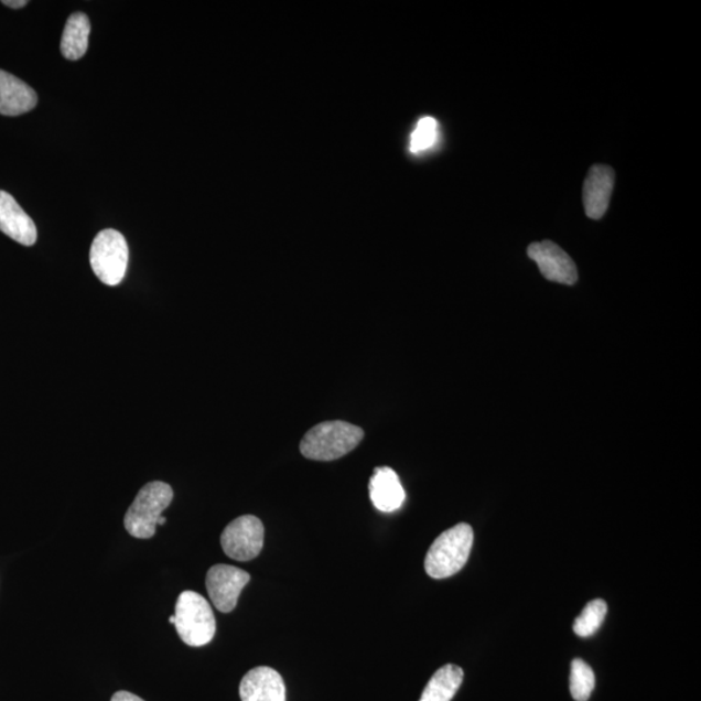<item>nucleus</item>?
I'll list each match as a JSON object with an SVG mask.
<instances>
[{"label":"nucleus","mask_w":701,"mask_h":701,"mask_svg":"<svg viewBox=\"0 0 701 701\" xmlns=\"http://www.w3.org/2000/svg\"><path fill=\"white\" fill-rule=\"evenodd\" d=\"M363 440L362 428L341 420L325 421L306 432L301 452L305 459L315 462H333L349 454Z\"/></svg>","instance_id":"f257e3e1"},{"label":"nucleus","mask_w":701,"mask_h":701,"mask_svg":"<svg viewBox=\"0 0 701 701\" xmlns=\"http://www.w3.org/2000/svg\"><path fill=\"white\" fill-rule=\"evenodd\" d=\"M471 525L459 524L434 540L425 558V571L434 580L449 579L465 567L473 547Z\"/></svg>","instance_id":"f03ea898"},{"label":"nucleus","mask_w":701,"mask_h":701,"mask_svg":"<svg viewBox=\"0 0 701 701\" xmlns=\"http://www.w3.org/2000/svg\"><path fill=\"white\" fill-rule=\"evenodd\" d=\"M175 629L190 647H202L215 638L216 618L209 603L195 591H184L175 603Z\"/></svg>","instance_id":"7ed1b4c3"},{"label":"nucleus","mask_w":701,"mask_h":701,"mask_svg":"<svg viewBox=\"0 0 701 701\" xmlns=\"http://www.w3.org/2000/svg\"><path fill=\"white\" fill-rule=\"evenodd\" d=\"M172 500V487L165 482H150L142 487L123 518L129 535L138 539H150L155 536L158 520L171 506Z\"/></svg>","instance_id":"20e7f679"},{"label":"nucleus","mask_w":701,"mask_h":701,"mask_svg":"<svg viewBox=\"0 0 701 701\" xmlns=\"http://www.w3.org/2000/svg\"><path fill=\"white\" fill-rule=\"evenodd\" d=\"M95 276L107 287H117L127 274L129 247L120 231L106 229L95 237L90 250Z\"/></svg>","instance_id":"39448f33"},{"label":"nucleus","mask_w":701,"mask_h":701,"mask_svg":"<svg viewBox=\"0 0 701 701\" xmlns=\"http://www.w3.org/2000/svg\"><path fill=\"white\" fill-rule=\"evenodd\" d=\"M265 546V525L258 517L246 515L236 518L223 531L222 547L233 560L257 559Z\"/></svg>","instance_id":"423d86ee"},{"label":"nucleus","mask_w":701,"mask_h":701,"mask_svg":"<svg viewBox=\"0 0 701 701\" xmlns=\"http://www.w3.org/2000/svg\"><path fill=\"white\" fill-rule=\"evenodd\" d=\"M251 576L242 569L218 564L212 567L206 576L211 602L217 611L230 613L236 610L238 598Z\"/></svg>","instance_id":"0eeeda50"},{"label":"nucleus","mask_w":701,"mask_h":701,"mask_svg":"<svg viewBox=\"0 0 701 701\" xmlns=\"http://www.w3.org/2000/svg\"><path fill=\"white\" fill-rule=\"evenodd\" d=\"M528 255L537 262L544 279L564 284H574L579 280V272L572 258L551 240L531 244Z\"/></svg>","instance_id":"6e6552de"},{"label":"nucleus","mask_w":701,"mask_h":701,"mask_svg":"<svg viewBox=\"0 0 701 701\" xmlns=\"http://www.w3.org/2000/svg\"><path fill=\"white\" fill-rule=\"evenodd\" d=\"M615 187V171L607 165L591 168L583 185V204L586 215L598 220L607 212Z\"/></svg>","instance_id":"1a4fd4ad"},{"label":"nucleus","mask_w":701,"mask_h":701,"mask_svg":"<svg viewBox=\"0 0 701 701\" xmlns=\"http://www.w3.org/2000/svg\"><path fill=\"white\" fill-rule=\"evenodd\" d=\"M239 695L242 701H287V688L279 671L258 667L244 677Z\"/></svg>","instance_id":"9d476101"},{"label":"nucleus","mask_w":701,"mask_h":701,"mask_svg":"<svg viewBox=\"0 0 701 701\" xmlns=\"http://www.w3.org/2000/svg\"><path fill=\"white\" fill-rule=\"evenodd\" d=\"M0 231L28 247L33 246L39 238L32 218L19 206L11 194L2 190H0Z\"/></svg>","instance_id":"9b49d317"},{"label":"nucleus","mask_w":701,"mask_h":701,"mask_svg":"<svg viewBox=\"0 0 701 701\" xmlns=\"http://www.w3.org/2000/svg\"><path fill=\"white\" fill-rule=\"evenodd\" d=\"M369 495L374 506L385 514L396 513L406 500L403 485L389 466L376 467L369 481Z\"/></svg>","instance_id":"f8f14e48"},{"label":"nucleus","mask_w":701,"mask_h":701,"mask_svg":"<svg viewBox=\"0 0 701 701\" xmlns=\"http://www.w3.org/2000/svg\"><path fill=\"white\" fill-rule=\"evenodd\" d=\"M39 97L31 86L0 69V115L20 116L32 111Z\"/></svg>","instance_id":"ddd939ff"},{"label":"nucleus","mask_w":701,"mask_h":701,"mask_svg":"<svg viewBox=\"0 0 701 701\" xmlns=\"http://www.w3.org/2000/svg\"><path fill=\"white\" fill-rule=\"evenodd\" d=\"M91 25L85 13H73L65 24L61 43L62 54L68 61H78L89 47Z\"/></svg>","instance_id":"4468645a"},{"label":"nucleus","mask_w":701,"mask_h":701,"mask_svg":"<svg viewBox=\"0 0 701 701\" xmlns=\"http://www.w3.org/2000/svg\"><path fill=\"white\" fill-rule=\"evenodd\" d=\"M463 679V669L447 664L435 671L423 690L420 701H451L462 686Z\"/></svg>","instance_id":"2eb2a0df"},{"label":"nucleus","mask_w":701,"mask_h":701,"mask_svg":"<svg viewBox=\"0 0 701 701\" xmlns=\"http://www.w3.org/2000/svg\"><path fill=\"white\" fill-rule=\"evenodd\" d=\"M607 611L608 605L602 598L590 602L581 612L580 617L574 621V633L582 638L591 637L601 629Z\"/></svg>","instance_id":"dca6fc26"},{"label":"nucleus","mask_w":701,"mask_h":701,"mask_svg":"<svg viewBox=\"0 0 701 701\" xmlns=\"http://www.w3.org/2000/svg\"><path fill=\"white\" fill-rule=\"evenodd\" d=\"M595 689V675L587 662L575 659L571 670V693L575 701H587Z\"/></svg>","instance_id":"f3484780"},{"label":"nucleus","mask_w":701,"mask_h":701,"mask_svg":"<svg viewBox=\"0 0 701 701\" xmlns=\"http://www.w3.org/2000/svg\"><path fill=\"white\" fill-rule=\"evenodd\" d=\"M438 138V122L433 117H423L411 136V151L419 153L433 148Z\"/></svg>","instance_id":"a211bd4d"},{"label":"nucleus","mask_w":701,"mask_h":701,"mask_svg":"<svg viewBox=\"0 0 701 701\" xmlns=\"http://www.w3.org/2000/svg\"><path fill=\"white\" fill-rule=\"evenodd\" d=\"M111 701H144L140 697L134 695V693L128 691H119L116 692L112 697Z\"/></svg>","instance_id":"6ab92c4d"},{"label":"nucleus","mask_w":701,"mask_h":701,"mask_svg":"<svg viewBox=\"0 0 701 701\" xmlns=\"http://www.w3.org/2000/svg\"><path fill=\"white\" fill-rule=\"evenodd\" d=\"M4 6L10 7V9H23L28 4L26 0H4Z\"/></svg>","instance_id":"aec40b11"},{"label":"nucleus","mask_w":701,"mask_h":701,"mask_svg":"<svg viewBox=\"0 0 701 701\" xmlns=\"http://www.w3.org/2000/svg\"><path fill=\"white\" fill-rule=\"evenodd\" d=\"M165 522H166V518H165L164 516H162V517H160V518H159V520H158V526H159V525H162V526H163V525H165Z\"/></svg>","instance_id":"412c9836"},{"label":"nucleus","mask_w":701,"mask_h":701,"mask_svg":"<svg viewBox=\"0 0 701 701\" xmlns=\"http://www.w3.org/2000/svg\"><path fill=\"white\" fill-rule=\"evenodd\" d=\"M174 623H175V617H174V616H171V617H170V624H171V625H174Z\"/></svg>","instance_id":"4be33fe9"}]
</instances>
